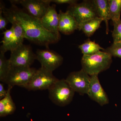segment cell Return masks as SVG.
<instances>
[{"label":"cell","instance_id":"cell-1","mask_svg":"<svg viewBox=\"0 0 121 121\" xmlns=\"http://www.w3.org/2000/svg\"><path fill=\"white\" fill-rule=\"evenodd\" d=\"M12 4L10 8H5L0 2V10L11 16L23 29L25 39L37 45L48 47L56 43L60 39V35L49 31L44 28L40 20L34 17Z\"/></svg>","mask_w":121,"mask_h":121},{"label":"cell","instance_id":"cell-2","mask_svg":"<svg viewBox=\"0 0 121 121\" xmlns=\"http://www.w3.org/2000/svg\"><path fill=\"white\" fill-rule=\"evenodd\" d=\"M112 57L104 51L91 55L83 56L81 61L82 69L90 76L98 75L109 68L112 62Z\"/></svg>","mask_w":121,"mask_h":121},{"label":"cell","instance_id":"cell-3","mask_svg":"<svg viewBox=\"0 0 121 121\" xmlns=\"http://www.w3.org/2000/svg\"><path fill=\"white\" fill-rule=\"evenodd\" d=\"M49 97L56 105L64 107L73 100L75 92L66 79H59L49 90Z\"/></svg>","mask_w":121,"mask_h":121},{"label":"cell","instance_id":"cell-4","mask_svg":"<svg viewBox=\"0 0 121 121\" xmlns=\"http://www.w3.org/2000/svg\"><path fill=\"white\" fill-rule=\"evenodd\" d=\"M36 70L30 67L12 66L4 83L12 87L17 86L25 88Z\"/></svg>","mask_w":121,"mask_h":121},{"label":"cell","instance_id":"cell-5","mask_svg":"<svg viewBox=\"0 0 121 121\" xmlns=\"http://www.w3.org/2000/svg\"><path fill=\"white\" fill-rule=\"evenodd\" d=\"M58 80L52 72L41 67L37 69L25 89L28 91L48 90Z\"/></svg>","mask_w":121,"mask_h":121},{"label":"cell","instance_id":"cell-6","mask_svg":"<svg viewBox=\"0 0 121 121\" xmlns=\"http://www.w3.org/2000/svg\"><path fill=\"white\" fill-rule=\"evenodd\" d=\"M66 11L74 17L78 26L88 20L99 17L92 0H84L70 5Z\"/></svg>","mask_w":121,"mask_h":121},{"label":"cell","instance_id":"cell-7","mask_svg":"<svg viewBox=\"0 0 121 121\" xmlns=\"http://www.w3.org/2000/svg\"><path fill=\"white\" fill-rule=\"evenodd\" d=\"M36 59V55L31 48L22 44L11 52L9 60L12 66L30 67Z\"/></svg>","mask_w":121,"mask_h":121},{"label":"cell","instance_id":"cell-8","mask_svg":"<svg viewBox=\"0 0 121 121\" xmlns=\"http://www.w3.org/2000/svg\"><path fill=\"white\" fill-rule=\"evenodd\" d=\"M65 79L75 92L80 95H87L90 83L91 76L83 69L71 72Z\"/></svg>","mask_w":121,"mask_h":121},{"label":"cell","instance_id":"cell-9","mask_svg":"<svg viewBox=\"0 0 121 121\" xmlns=\"http://www.w3.org/2000/svg\"><path fill=\"white\" fill-rule=\"evenodd\" d=\"M12 4H20L28 13L40 20L45 15L50 6V0H14L10 1Z\"/></svg>","mask_w":121,"mask_h":121},{"label":"cell","instance_id":"cell-10","mask_svg":"<svg viewBox=\"0 0 121 121\" xmlns=\"http://www.w3.org/2000/svg\"><path fill=\"white\" fill-rule=\"evenodd\" d=\"M36 55L41 67L52 72L62 65L63 61L60 55L47 48L37 50Z\"/></svg>","mask_w":121,"mask_h":121},{"label":"cell","instance_id":"cell-11","mask_svg":"<svg viewBox=\"0 0 121 121\" xmlns=\"http://www.w3.org/2000/svg\"><path fill=\"white\" fill-rule=\"evenodd\" d=\"M87 95L91 99L100 106H104L109 103L108 95L100 83L98 75L91 76L90 83Z\"/></svg>","mask_w":121,"mask_h":121},{"label":"cell","instance_id":"cell-12","mask_svg":"<svg viewBox=\"0 0 121 121\" xmlns=\"http://www.w3.org/2000/svg\"><path fill=\"white\" fill-rule=\"evenodd\" d=\"M2 13L9 23L12 24V27L13 28L14 33V37L12 42L4 48L0 50V52L5 54V52L9 51L11 52L23 44L25 36L23 29L19 24L8 14L4 12H2Z\"/></svg>","mask_w":121,"mask_h":121},{"label":"cell","instance_id":"cell-13","mask_svg":"<svg viewBox=\"0 0 121 121\" xmlns=\"http://www.w3.org/2000/svg\"><path fill=\"white\" fill-rule=\"evenodd\" d=\"M56 5L55 4L50 5L40 21L43 26L46 30L60 35L58 29L59 13L56 12Z\"/></svg>","mask_w":121,"mask_h":121},{"label":"cell","instance_id":"cell-14","mask_svg":"<svg viewBox=\"0 0 121 121\" xmlns=\"http://www.w3.org/2000/svg\"><path fill=\"white\" fill-rule=\"evenodd\" d=\"M59 32L66 35H70L78 29V24L73 17L66 11H60L59 13Z\"/></svg>","mask_w":121,"mask_h":121},{"label":"cell","instance_id":"cell-15","mask_svg":"<svg viewBox=\"0 0 121 121\" xmlns=\"http://www.w3.org/2000/svg\"><path fill=\"white\" fill-rule=\"evenodd\" d=\"M98 17L104 21L106 26V32L108 35L109 31V21L111 19L109 0H93Z\"/></svg>","mask_w":121,"mask_h":121},{"label":"cell","instance_id":"cell-16","mask_svg":"<svg viewBox=\"0 0 121 121\" xmlns=\"http://www.w3.org/2000/svg\"><path fill=\"white\" fill-rule=\"evenodd\" d=\"M12 87L11 86H8L7 95L0 100V115L1 117L12 114L16 110V106L11 95Z\"/></svg>","mask_w":121,"mask_h":121},{"label":"cell","instance_id":"cell-17","mask_svg":"<svg viewBox=\"0 0 121 121\" xmlns=\"http://www.w3.org/2000/svg\"><path fill=\"white\" fill-rule=\"evenodd\" d=\"M102 20L96 17L85 21L79 25L78 29L82 30L87 37H91L98 29Z\"/></svg>","mask_w":121,"mask_h":121},{"label":"cell","instance_id":"cell-18","mask_svg":"<svg viewBox=\"0 0 121 121\" xmlns=\"http://www.w3.org/2000/svg\"><path fill=\"white\" fill-rule=\"evenodd\" d=\"M78 48L82 51L83 56L91 55L98 53L102 50L104 51L105 50L98 44L90 40L79 45Z\"/></svg>","mask_w":121,"mask_h":121},{"label":"cell","instance_id":"cell-19","mask_svg":"<svg viewBox=\"0 0 121 121\" xmlns=\"http://www.w3.org/2000/svg\"><path fill=\"white\" fill-rule=\"evenodd\" d=\"M111 20L113 23L121 20V0H109Z\"/></svg>","mask_w":121,"mask_h":121},{"label":"cell","instance_id":"cell-20","mask_svg":"<svg viewBox=\"0 0 121 121\" xmlns=\"http://www.w3.org/2000/svg\"><path fill=\"white\" fill-rule=\"evenodd\" d=\"M9 59L5 57L4 53H0V80L4 82L11 67Z\"/></svg>","mask_w":121,"mask_h":121},{"label":"cell","instance_id":"cell-21","mask_svg":"<svg viewBox=\"0 0 121 121\" xmlns=\"http://www.w3.org/2000/svg\"><path fill=\"white\" fill-rule=\"evenodd\" d=\"M2 34L4 35V37L2 41L1 42L2 43V44L1 46L0 50L6 47L13 40L14 37L13 28L12 27L10 29L6 30L3 32Z\"/></svg>","mask_w":121,"mask_h":121},{"label":"cell","instance_id":"cell-22","mask_svg":"<svg viewBox=\"0 0 121 121\" xmlns=\"http://www.w3.org/2000/svg\"><path fill=\"white\" fill-rule=\"evenodd\" d=\"M104 51L107 52L112 56L121 58V43H114Z\"/></svg>","mask_w":121,"mask_h":121},{"label":"cell","instance_id":"cell-23","mask_svg":"<svg viewBox=\"0 0 121 121\" xmlns=\"http://www.w3.org/2000/svg\"><path fill=\"white\" fill-rule=\"evenodd\" d=\"M114 29L112 37L114 43H121V20L113 23Z\"/></svg>","mask_w":121,"mask_h":121},{"label":"cell","instance_id":"cell-24","mask_svg":"<svg viewBox=\"0 0 121 121\" xmlns=\"http://www.w3.org/2000/svg\"><path fill=\"white\" fill-rule=\"evenodd\" d=\"M51 2L56 3L57 4H68L70 5L77 4L78 0H50Z\"/></svg>","mask_w":121,"mask_h":121},{"label":"cell","instance_id":"cell-25","mask_svg":"<svg viewBox=\"0 0 121 121\" xmlns=\"http://www.w3.org/2000/svg\"><path fill=\"white\" fill-rule=\"evenodd\" d=\"M2 12L0 10V30H3L6 28L9 23L8 20L3 16Z\"/></svg>","mask_w":121,"mask_h":121},{"label":"cell","instance_id":"cell-26","mask_svg":"<svg viewBox=\"0 0 121 121\" xmlns=\"http://www.w3.org/2000/svg\"><path fill=\"white\" fill-rule=\"evenodd\" d=\"M7 94V90L4 89L2 83H0V99H2L6 96Z\"/></svg>","mask_w":121,"mask_h":121}]
</instances>
